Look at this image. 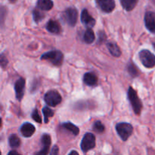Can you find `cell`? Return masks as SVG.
Listing matches in <instances>:
<instances>
[{
	"instance_id": "cell-27",
	"label": "cell",
	"mask_w": 155,
	"mask_h": 155,
	"mask_svg": "<svg viewBox=\"0 0 155 155\" xmlns=\"http://www.w3.org/2000/svg\"><path fill=\"white\" fill-rule=\"evenodd\" d=\"M32 118H33V120H35L36 122L39 123V124H41L42 123V119H41V117L39 115V111H38L37 109H34L33 111L32 112V114H31Z\"/></svg>"
},
{
	"instance_id": "cell-17",
	"label": "cell",
	"mask_w": 155,
	"mask_h": 155,
	"mask_svg": "<svg viewBox=\"0 0 155 155\" xmlns=\"http://www.w3.org/2000/svg\"><path fill=\"white\" fill-rule=\"evenodd\" d=\"M107 47L110 54L114 56V57L118 58L121 55L120 48H119V46L115 42H107Z\"/></svg>"
},
{
	"instance_id": "cell-24",
	"label": "cell",
	"mask_w": 155,
	"mask_h": 155,
	"mask_svg": "<svg viewBox=\"0 0 155 155\" xmlns=\"http://www.w3.org/2000/svg\"><path fill=\"white\" fill-rule=\"evenodd\" d=\"M33 16L35 22L36 24H38V23H39L41 21H42L44 19V18H45V14L41 12L40 11L37 10V9H35V10L33 11Z\"/></svg>"
},
{
	"instance_id": "cell-23",
	"label": "cell",
	"mask_w": 155,
	"mask_h": 155,
	"mask_svg": "<svg viewBox=\"0 0 155 155\" xmlns=\"http://www.w3.org/2000/svg\"><path fill=\"white\" fill-rule=\"evenodd\" d=\"M42 113L44 115V120H45V123L47 124L48 123V120L50 117H52L54 116V111L51 109H50L48 107H45L42 109Z\"/></svg>"
},
{
	"instance_id": "cell-19",
	"label": "cell",
	"mask_w": 155,
	"mask_h": 155,
	"mask_svg": "<svg viewBox=\"0 0 155 155\" xmlns=\"http://www.w3.org/2000/svg\"><path fill=\"white\" fill-rule=\"evenodd\" d=\"M121 5L123 8L127 12H130L136 7V4L138 3V1L136 0H121Z\"/></svg>"
},
{
	"instance_id": "cell-26",
	"label": "cell",
	"mask_w": 155,
	"mask_h": 155,
	"mask_svg": "<svg viewBox=\"0 0 155 155\" xmlns=\"http://www.w3.org/2000/svg\"><path fill=\"white\" fill-rule=\"evenodd\" d=\"M93 130H94V131L97 132V133H101L104 131L105 128H104V126L103 125V124L101 122V121L97 120L94 123Z\"/></svg>"
},
{
	"instance_id": "cell-25",
	"label": "cell",
	"mask_w": 155,
	"mask_h": 155,
	"mask_svg": "<svg viewBox=\"0 0 155 155\" xmlns=\"http://www.w3.org/2000/svg\"><path fill=\"white\" fill-rule=\"evenodd\" d=\"M7 16V8L5 6L0 5V27H2Z\"/></svg>"
},
{
	"instance_id": "cell-13",
	"label": "cell",
	"mask_w": 155,
	"mask_h": 155,
	"mask_svg": "<svg viewBox=\"0 0 155 155\" xmlns=\"http://www.w3.org/2000/svg\"><path fill=\"white\" fill-rule=\"evenodd\" d=\"M20 131H21V135L24 137L29 138L34 134V133L36 132V128L30 123H24L21 126V129H20Z\"/></svg>"
},
{
	"instance_id": "cell-22",
	"label": "cell",
	"mask_w": 155,
	"mask_h": 155,
	"mask_svg": "<svg viewBox=\"0 0 155 155\" xmlns=\"http://www.w3.org/2000/svg\"><path fill=\"white\" fill-rule=\"evenodd\" d=\"M8 143L12 148H18L21 145V140L16 134H12L8 138Z\"/></svg>"
},
{
	"instance_id": "cell-4",
	"label": "cell",
	"mask_w": 155,
	"mask_h": 155,
	"mask_svg": "<svg viewBox=\"0 0 155 155\" xmlns=\"http://www.w3.org/2000/svg\"><path fill=\"white\" fill-rule=\"evenodd\" d=\"M116 130L123 141H127L133 132V127L128 123H119L116 125Z\"/></svg>"
},
{
	"instance_id": "cell-1",
	"label": "cell",
	"mask_w": 155,
	"mask_h": 155,
	"mask_svg": "<svg viewBox=\"0 0 155 155\" xmlns=\"http://www.w3.org/2000/svg\"><path fill=\"white\" fill-rule=\"evenodd\" d=\"M128 99L131 104L132 107L134 110L135 114L137 115L140 114L142 109V104L141 100L139 99V96L137 95L136 91L133 89L132 86L129 88L128 90Z\"/></svg>"
},
{
	"instance_id": "cell-20",
	"label": "cell",
	"mask_w": 155,
	"mask_h": 155,
	"mask_svg": "<svg viewBox=\"0 0 155 155\" xmlns=\"http://www.w3.org/2000/svg\"><path fill=\"white\" fill-rule=\"evenodd\" d=\"M95 36L94 32L92 31V29L88 28L85 31L84 36H83V40H84V42L87 44H91L95 41Z\"/></svg>"
},
{
	"instance_id": "cell-16",
	"label": "cell",
	"mask_w": 155,
	"mask_h": 155,
	"mask_svg": "<svg viewBox=\"0 0 155 155\" xmlns=\"http://www.w3.org/2000/svg\"><path fill=\"white\" fill-rule=\"evenodd\" d=\"M54 3L50 0H39L36 3V6L42 11H49L53 8Z\"/></svg>"
},
{
	"instance_id": "cell-21",
	"label": "cell",
	"mask_w": 155,
	"mask_h": 155,
	"mask_svg": "<svg viewBox=\"0 0 155 155\" xmlns=\"http://www.w3.org/2000/svg\"><path fill=\"white\" fill-rule=\"evenodd\" d=\"M127 69L130 75L132 77H136L139 76V71L137 68L136 65L133 61H130L127 65Z\"/></svg>"
},
{
	"instance_id": "cell-2",
	"label": "cell",
	"mask_w": 155,
	"mask_h": 155,
	"mask_svg": "<svg viewBox=\"0 0 155 155\" xmlns=\"http://www.w3.org/2000/svg\"><path fill=\"white\" fill-rule=\"evenodd\" d=\"M42 60L49 61L51 64L55 66H61L63 62L64 55L63 53L58 50H53V51L45 52L41 56Z\"/></svg>"
},
{
	"instance_id": "cell-10",
	"label": "cell",
	"mask_w": 155,
	"mask_h": 155,
	"mask_svg": "<svg viewBox=\"0 0 155 155\" xmlns=\"http://www.w3.org/2000/svg\"><path fill=\"white\" fill-rule=\"evenodd\" d=\"M41 142L43 145V148L42 150L36 152L34 155H47L48 154L50 145H51V136L47 133L43 134L41 138Z\"/></svg>"
},
{
	"instance_id": "cell-6",
	"label": "cell",
	"mask_w": 155,
	"mask_h": 155,
	"mask_svg": "<svg viewBox=\"0 0 155 155\" xmlns=\"http://www.w3.org/2000/svg\"><path fill=\"white\" fill-rule=\"evenodd\" d=\"M44 101L48 105L51 107H55L60 104L62 101V98L59 92L55 90H50L45 94Z\"/></svg>"
},
{
	"instance_id": "cell-11",
	"label": "cell",
	"mask_w": 155,
	"mask_h": 155,
	"mask_svg": "<svg viewBox=\"0 0 155 155\" xmlns=\"http://www.w3.org/2000/svg\"><path fill=\"white\" fill-rule=\"evenodd\" d=\"M98 7L105 13H110L115 8V2L113 0H99L96 1Z\"/></svg>"
},
{
	"instance_id": "cell-9",
	"label": "cell",
	"mask_w": 155,
	"mask_h": 155,
	"mask_svg": "<svg viewBox=\"0 0 155 155\" xmlns=\"http://www.w3.org/2000/svg\"><path fill=\"white\" fill-rule=\"evenodd\" d=\"M145 24L146 28L151 33H155V13L147 12L145 15Z\"/></svg>"
},
{
	"instance_id": "cell-29",
	"label": "cell",
	"mask_w": 155,
	"mask_h": 155,
	"mask_svg": "<svg viewBox=\"0 0 155 155\" xmlns=\"http://www.w3.org/2000/svg\"><path fill=\"white\" fill-rule=\"evenodd\" d=\"M59 152V148L57 145H54L51 149V152H50V155H58Z\"/></svg>"
},
{
	"instance_id": "cell-33",
	"label": "cell",
	"mask_w": 155,
	"mask_h": 155,
	"mask_svg": "<svg viewBox=\"0 0 155 155\" xmlns=\"http://www.w3.org/2000/svg\"><path fill=\"white\" fill-rule=\"evenodd\" d=\"M154 48H155V42L154 43Z\"/></svg>"
},
{
	"instance_id": "cell-12",
	"label": "cell",
	"mask_w": 155,
	"mask_h": 155,
	"mask_svg": "<svg viewBox=\"0 0 155 155\" xmlns=\"http://www.w3.org/2000/svg\"><path fill=\"white\" fill-rule=\"evenodd\" d=\"M81 21L88 28H92L95 26V20L89 15L87 9H83L81 14Z\"/></svg>"
},
{
	"instance_id": "cell-34",
	"label": "cell",
	"mask_w": 155,
	"mask_h": 155,
	"mask_svg": "<svg viewBox=\"0 0 155 155\" xmlns=\"http://www.w3.org/2000/svg\"><path fill=\"white\" fill-rule=\"evenodd\" d=\"M0 155H2V154H1V151H0Z\"/></svg>"
},
{
	"instance_id": "cell-8",
	"label": "cell",
	"mask_w": 155,
	"mask_h": 155,
	"mask_svg": "<svg viewBox=\"0 0 155 155\" xmlns=\"http://www.w3.org/2000/svg\"><path fill=\"white\" fill-rule=\"evenodd\" d=\"M15 91L16 98L19 101L22 100L25 91V80L24 78H20L15 82Z\"/></svg>"
},
{
	"instance_id": "cell-32",
	"label": "cell",
	"mask_w": 155,
	"mask_h": 155,
	"mask_svg": "<svg viewBox=\"0 0 155 155\" xmlns=\"http://www.w3.org/2000/svg\"><path fill=\"white\" fill-rule=\"evenodd\" d=\"M1 126H2V119L0 118V127H1Z\"/></svg>"
},
{
	"instance_id": "cell-5",
	"label": "cell",
	"mask_w": 155,
	"mask_h": 155,
	"mask_svg": "<svg viewBox=\"0 0 155 155\" xmlns=\"http://www.w3.org/2000/svg\"><path fill=\"white\" fill-rule=\"evenodd\" d=\"M139 58L142 64L147 68L155 67V55L147 49H143L139 52Z\"/></svg>"
},
{
	"instance_id": "cell-3",
	"label": "cell",
	"mask_w": 155,
	"mask_h": 155,
	"mask_svg": "<svg viewBox=\"0 0 155 155\" xmlns=\"http://www.w3.org/2000/svg\"><path fill=\"white\" fill-rule=\"evenodd\" d=\"M77 18H78V12L74 7L67 8L61 15L62 20L71 27L75 26V24H77Z\"/></svg>"
},
{
	"instance_id": "cell-31",
	"label": "cell",
	"mask_w": 155,
	"mask_h": 155,
	"mask_svg": "<svg viewBox=\"0 0 155 155\" xmlns=\"http://www.w3.org/2000/svg\"><path fill=\"white\" fill-rule=\"evenodd\" d=\"M68 155H79V153L76 151H72Z\"/></svg>"
},
{
	"instance_id": "cell-15",
	"label": "cell",
	"mask_w": 155,
	"mask_h": 155,
	"mask_svg": "<svg viewBox=\"0 0 155 155\" xmlns=\"http://www.w3.org/2000/svg\"><path fill=\"white\" fill-rule=\"evenodd\" d=\"M46 29L48 32L54 34H59L61 33V26L58 23L54 20H50L46 24Z\"/></svg>"
},
{
	"instance_id": "cell-28",
	"label": "cell",
	"mask_w": 155,
	"mask_h": 155,
	"mask_svg": "<svg viewBox=\"0 0 155 155\" xmlns=\"http://www.w3.org/2000/svg\"><path fill=\"white\" fill-rule=\"evenodd\" d=\"M8 64L7 58L4 54H0V66L2 68H5Z\"/></svg>"
},
{
	"instance_id": "cell-14",
	"label": "cell",
	"mask_w": 155,
	"mask_h": 155,
	"mask_svg": "<svg viewBox=\"0 0 155 155\" xmlns=\"http://www.w3.org/2000/svg\"><path fill=\"white\" fill-rule=\"evenodd\" d=\"M83 82L89 86H95L98 83V77L93 73H86L83 76Z\"/></svg>"
},
{
	"instance_id": "cell-7",
	"label": "cell",
	"mask_w": 155,
	"mask_h": 155,
	"mask_svg": "<svg viewBox=\"0 0 155 155\" xmlns=\"http://www.w3.org/2000/svg\"><path fill=\"white\" fill-rule=\"evenodd\" d=\"M81 149L83 152H87L89 150L92 149L95 147V137L92 133H86L82 139Z\"/></svg>"
},
{
	"instance_id": "cell-18",
	"label": "cell",
	"mask_w": 155,
	"mask_h": 155,
	"mask_svg": "<svg viewBox=\"0 0 155 155\" xmlns=\"http://www.w3.org/2000/svg\"><path fill=\"white\" fill-rule=\"evenodd\" d=\"M61 127H63L64 130H68V131L71 132L74 136H77L80 133V130L77 127H76L74 124H71L70 122H67V123H64V124H61Z\"/></svg>"
},
{
	"instance_id": "cell-30",
	"label": "cell",
	"mask_w": 155,
	"mask_h": 155,
	"mask_svg": "<svg viewBox=\"0 0 155 155\" xmlns=\"http://www.w3.org/2000/svg\"><path fill=\"white\" fill-rule=\"evenodd\" d=\"M8 155H21V154H20L19 153L17 152L16 151H9V153L8 154Z\"/></svg>"
}]
</instances>
